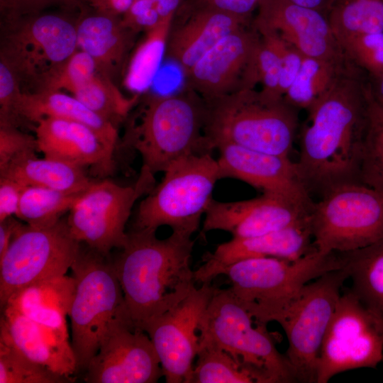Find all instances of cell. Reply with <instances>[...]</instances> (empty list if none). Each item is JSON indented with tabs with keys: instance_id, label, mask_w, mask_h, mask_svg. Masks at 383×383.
I'll list each match as a JSON object with an SVG mask.
<instances>
[{
	"instance_id": "obj_1",
	"label": "cell",
	"mask_w": 383,
	"mask_h": 383,
	"mask_svg": "<svg viewBox=\"0 0 383 383\" xmlns=\"http://www.w3.org/2000/svg\"><path fill=\"white\" fill-rule=\"evenodd\" d=\"M369 94V81L348 66L308 110L296 165L309 194L359 182Z\"/></svg>"
},
{
	"instance_id": "obj_2",
	"label": "cell",
	"mask_w": 383,
	"mask_h": 383,
	"mask_svg": "<svg viewBox=\"0 0 383 383\" xmlns=\"http://www.w3.org/2000/svg\"><path fill=\"white\" fill-rule=\"evenodd\" d=\"M194 240L172 232L164 239L153 231H133L113 262L134 328L184 299L195 287L191 267Z\"/></svg>"
},
{
	"instance_id": "obj_3",
	"label": "cell",
	"mask_w": 383,
	"mask_h": 383,
	"mask_svg": "<svg viewBox=\"0 0 383 383\" xmlns=\"http://www.w3.org/2000/svg\"><path fill=\"white\" fill-rule=\"evenodd\" d=\"M204 135L213 150L223 143L289 157L297 128L295 109L253 89L204 100Z\"/></svg>"
},
{
	"instance_id": "obj_4",
	"label": "cell",
	"mask_w": 383,
	"mask_h": 383,
	"mask_svg": "<svg viewBox=\"0 0 383 383\" xmlns=\"http://www.w3.org/2000/svg\"><path fill=\"white\" fill-rule=\"evenodd\" d=\"M343 253L317 249L297 259L248 258L234 262L222 272L230 290L260 325L277 321L309 282L343 268Z\"/></svg>"
},
{
	"instance_id": "obj_5",
	"label": "cell",
	"mask_w": 383,
	"mask_h": 383,
	"mask_svg": "<svg viewBox=\"0 0 383 383\" xmlns=\"http://www.w3.org/2000/svg\"><path fill=\"white\" fill-rule=\"evenodd\" d=\"M195 94L151 97L132 120L126 142L153 174L184 157L211 152L204 131L206 102Z\"/></svg>"
},
{
	"instance_id": "obj_6",
	"label": "cell",
	"mask_w": 383,
	"mask_h": 383,
	"mask_svg": "<svg viewBox=\"0 0 383 383\" xmlns=\"http://www.w3.org/2000/svg\"><path fill=\"white\" fill-rule=\"evenodd\" d=\"M71 270L75 282L68 315L71 343L78 372H84L110 328L119 321L132 323L113 262L108 256L87 246L81 247Z\"/></svg>"
},
{
	"instance_id": "obj_7",
	"label": "cell",
	"mask_w": 383,
	"mask_h": 383,
	"mask_svg": "<svg viewBox=\"0 0 383 383\" xmlns=\"http://www.w3.org/2000/svg\"><path fill=\"white\" fill-rule=\"evenodd\" d=\"M161 182L140 201L134 231H153L161 226L192 236L213 199L220 180L217 159L211 152L192 154L172 163Z\"/></svg>"
},
{
	"instance_id": "obj_8",
	"label": "cell",
	"mask_w": 383,
	"mask_h": 383,
	"mask_svg": "<svg viewBox=\"0 0 383 383\" xmlns=\"http://www.w3.org/2000/svg\"><path fill=\"white\" fill-rule=\"evenodd\" d=\"M199 345L225 350L260 374L265 383L296 382L266 326L255 321L229 288H216L200 321Z\"/></svg>"
},
{
	"instance_id": "obj_9",
	"label": "cell",
	"mask_w": 383,
	"mask_h": 383,
	"mask_svg": "<svg viewBox=\"0 0 383 383\" xmlns=\"http://www.w3.org/2000/svg\"><path fill=\"white\" fill-rule=\"evenodd\" d=\"M310 214L313 243L323 252L345 253L383 238V196L360 182L332 187Z\"/></svg>"
},
{
	"instance_id": "obj_10",
	"label": "cell",
	"mask_w": 383,
	"mask_h": 383,
	"mask_svg": "<svg viewBox=\"0 0 383 383\" xmlns=\"http://www.w3.org/2000/svg\"><path fill=\"white\" fill-rule=\"evenodd\" d=\"M347 279L343 267L309 282L277 321L287 338L284 355L296 382L316 383L321 346Z\"/></svg>"
},
{
	"instance_id": "obj_11",
	"label": "cell",
	"mask_w": 383,
	"mask_h": 383,
	"mask_svg": "<svg viewBox=\"0 0 383 383\" xmlns=\"http://www.w3.org/2000/svg\"><path fill=\"white\" fill-rule=\"evenodd\" d=\"M154 175L142 167L133 185L94 180L76 199L66 218L73 237L105 256L113 248L121 249L127 239L125 228L133 206L154 188Z\"/></svg>"
},
{
	"instance_id": "obj_12",
	"label": "cell",
	"mask_w": 383,
	"mask_h": 383,
	"mask_svg": "<svg viewBox=\"0 0 383 383\" xmlns=\"http://www.w3.org/2000/svg\"><path fill=\"white\" fill-rule=\"evenodd\" d=\"M82 243L72 235L67 219L44 227L23 223L0 259V305L35 282L66 274Z\"/></svg>"
},
{
	"instance_id": "obj_13",
	"label": "cell",
	"mask_w": 383,
	"mask_h": 383,
	"mask_svg": "<svg viewBox=\"0 0 383 383\" xmlns=\"http://www.w3.org/2000/svg\"><path fill=\"white\" fill-rule=\"evenodd\" d=\"M383 361V320L350 289L338 299L318 360L316 383Z\"/></svg>"
},
{
	"instance_id": "obj_14",
	"label": "cell",
	"mask_w": 383,
	"mask_h": 383,
	"mask_svg": "<svg viewBox=\"0 0 383 383\" xmlns=\"http://www.w3.org/2000/svg\"><path fill=\"white\" fill-rule=\"evenodd\" d=\"M9 23L11 26L1 42V60L19 82L38 85L40 91L77 50L76 26L53 14Z\"/></svg>"
},
{
	"instance_id": "obj_15",
	"label": "cell",
	"mask_w": 383,
	"mask_h": 383,
	"mask_svg": "<svg viewBox=\"0 0 383 383\" xmlns=\"http://www.w3.org/2000/svg\"><path fill=\"white\" fill-rule=\"evenodd\" d=\"M216 288L194 287L179 304L150 320V337L167 383H188L199 345V324Z\"/></svg>"
},
{
	"instance_id": "obj_16",
	"label": "cell",
	"mask_w": 383,
	"mask_h": 383,
	"mask_svg": "<svg viewBox=\"0 0 383 383\" xmlns=\"http://www.w3.org/2000/svg\"><path fill=\"white\" fill-rule=\"evenodd\" d=\"M313 203L270 193L230 202L213 199L204 214L202 230L223 231L236 239L259 236L309 220Z\"/></svg>"
},
{
	"instance_id": "obj_17",
	"label": "cell",
	"mask_w": 383,
	"mask_h": 383,
	"mask_svg": "<svg viewBox=\"0 0 383 383\" xmlns=\"http://www.w3.org/2000/svg\"><path fill=\"white\" fill-rule=\"evenodd\" d=\"M260 40L255 33L243 28L223 38L184 74L191 91L209 100L253 89Z\"/></svg>"
},
{
	"instance_id": "obj_18",
	"label": "cell",
	"mask_w": 383,
	"mask_h": 383,
	"mask_svg": "<svg viewBox=\"0 0 383 383\" xmlns=\"http://www.w3.org/2000/svg\"><path fill=\"white\" fill-rule=\"evenodd\" d=\"M84 373L88 383H155L163 376L148 335L126 321L110 328Z\"/></svg>"
},
{
	"instance_id": "obj_19",
	"label": "cell",
	"mask_w": 383,
	"mask_h": 383,
	"mask_svg": "<svg viewBox=\"0 0 383 383\" xmlns=\"http://www.w3.org/2000/svg\"><path fill=\"white\" fill-rule=\"evenodd\" d=\"M258 8V31L277 33L303 56L333 62L341 58V48L323 13L289 0H264Z\"/></svg>"
},
{
	"instance_id": "obj_20",
	"label": "cell",
	"mask_w": 383,
	"mask_h": 383,
	"mask_svg": "<svg viewBox=\"0 0 383 383\" xmlns=\"http://www.w3.org/2000/svg\"><path fill=\"white\" fill-rule=\"evenodd\" d=\"M220 179L243 181L262 193L287 196L313 203L296 162L289 157L260 152L235 144L218 145Z\"/></svg>"
},
{
	"instance_id": "obj_21",
	"label": "cell",
	"mask_w": 383,
	"mask_h": 383,
	"mask_svg": "<svg viewBox=\"0 0 383 383\" xmlns=\"http://www.w3.org/2000/svg\"><path fill=\"white\" fill-rule=\"evenodd\" d=\"M309 220L265 235L243 239L232 238L218 245L203 257L194 271L196 282L211 283L230 265L254 257H274L294 260L316 250Z\"/></svg>"
},
{
	"instance_id": "obj_22",
	"label": "cell",
	"mask_w": 383,
	"mask_h": 383,
	"mask_svg": "<svg viewBox=\"0 0 383 383\" xmlns=\"http://www.w3.org/2000/svg\"><path fill=\"white\" fill-rule=\"evenodd\" d=\"M0 338L31 360L51 371L74 379L78 372L76 356L68 331L35 322L9 306L1 309Z\"/></svg>"
},
{
	"instance_id": "obj_23",
	"label": "cell",
	"mask_w": 383,
	"mask_h": 383,
	"mask_svg": "<svg viewBox=\"0 0 383 383\" xmlns=\"http://www.w3.org/2000/svg\"><path fill=\"white\" fill-rule=\"evenodd\" d=\"M38 150L45 157L91 167L99 177L110 174L114 152L90 128L73 121L47 117L35 128Z\"/></svg>"
},
{
	"instance_id": "obj_24",
	"label": "cell",
	"mask_w": 383,
	"mask_h": 383,
	"mask_svg": "<svg viewBox=\"0 0 383 383\" xmlns=\"http://www.w3.org/2000/svg\"><path fill=\"white\" fill-rule=\"evenodd\" d=\"M245 19L201 7L184 23L170 30L165 55L185 74L223 38L243 28Z\"/></svg>"
},
{
	"instance_id": "obj_25",
	"label": "cell",
	"mask_w": 383,
	"mask_h": 383,
	"mask_svg": "<svg viewBox=\"0 0 383 383\" xmlns=\"http://www.w3.org/2000/svg\"><path fill=\"white\" fill-rule=\"evenodd\" d=\"M15 118L33 123L53 117L80 123L93 130L106 145L115 152L118 143L116 126L98 115L73 95L61 91H22L14 110Z\"/></svg>"
},
{
	"instance_id": "obj_26",
	"label": "cell",
	"mask_w": 383,
	"mask_h": 383,
	"mask_svg": "<svg viewBox=\"0 0 383 383\" xmlns=\"http://www.w3.org/2000/svg\"><path fill=\"white\" fill-rule=\"evenodd\" d=\"M74 289L75 282L72 276L55 277L20 289L9 299L4 306H9L35 322L67 331L66 318Z\"/></svg>"
},
{
	"instance_id": "obj_27",
	"label": "cell",
	"mask_w": 383,
	"mask_h": 383,
	"mask_svg": "<svg viewBox=\"0 0 383 383\" xmlns=\"http://www.w3.org/2000/svg\"><path fill=\"white\" fill-rule=\"evenodd\" d=\"M79 50L95 61L98 71L109 76L123 61L129 46L128 31L114 16H89L76 26Z\"/></svg>"
},
{
	"instance_id": "obj_28",
	"label": "cell",
	"mask_w": 383,
	"mask_h": 383,
	"mask_svg": "<svg viewBox=\"0 0 383 383\" xmlns=\"http://www.w3.org/2000/svg\"><path fill=\"white\" fill-rule=\"evenodd\" d=\"M0 176L16 179L25 186H38L67 193H82L94 181L84 168L60 160L35 156L11 163Z\"/></svg>"
},
{
	"instance_id": "obj_29",
	"label": "cell",
	"mask_w": 383,
	"mask_h": 383,
	"mask_svg": "<svg viewBox=\"0 0 383 383\" xmlns=\"http://www.w3.org/2000/svg\"><path fill=\"white\" fill-rule=\"evenodd\" d=\"M343 255L351 289L383 320V238Z\"/></svg>"
},
{
	"instance_id": "obj_30",
	"label": "cell",
	"mask_w": 383,
	"mask_h": 383,
	"mask_svg": "<svg viewBox=\"0 0 383 383\" xmlns=\"http://www.w3.org/2000/svg\"><path fill=\"white\" fill-rule=\"evenodd\" d=\"M173 17H168L148 30L145 38L131 56L123 84L131 91L140 94L149 89L166 54Z\"/></svg>"
},
{
	"instance_id": "obj_31",
	"label": "cell",
	"mask_w": 383,
	"mask_h": 383,
	"mask_svg": "<svg viewBox=\"0 0 383 383\" xmlns=\"http://www.w3.org/2000/svg\"><path fill=\"white\" fill-rule=\"evenodd\" d=\"M335 62L303 56L299 70L284 100L294 109L309 110L333 85L348 67Z\"/></svg>"
},
{
	"instance_id": "obj_32",
	"label": "cell",
	"mask_w": 383,
	"mask_h": 383,
	"mask_svg": "<svg viewBox=\"0 0 383 383\" xmlns=\"http://www.w3.org/2000/svg\"><path fill=\"white\" fill-rule=\"evenodd\" d=\"M188 383H265L251 368L225 350L211 345H199Z\"/></svg>"
},
{
	"instance_id": "obj_33",
	"label": "cell",
	"mask_w": 383,
	"mask_h": 383,
	"mask_svg": "<svg viewBox=\"0 0 383 383\" xmlns=\"http://www.w3.org/2000/svg\"><path fill=\"white\" fill-rule=\"evenodd\" d=\"M327 18L339 40L383 31V0H336Z\"/></svg>"
},
{
	"instance_id": "obj_34",
	"label": "cell",
	"mask_w": 383,
	"mask_h": 383,
	"mask_svg": "<svg viewBox=\"0 0 383 383\" xmlns=\"http://www.w3.org/2000/svg\"><path fill=\"white\" fill-rule=\"evenodd\" d=\"M81 194L67 193L38 186H26L21 194L16 217L32 226L52 225L69 212Z\"/></svg>"
},
{
	"instance_id": "obj_35",
	"label": "cell",
	"mask_w": 383,
	"mask_h": 383,
	"mask_svg": "<svg viewBox=\"0 0 383 383\" xmlns=\"http://www.w3.org/2000/svg\"><path fill=\"white\" fill-rule=\"evenodd\" d=\"M72 95L91 111L115 125L128 116L138 96H125L109 77L98 71Z\"/></svg>"
},
{
	"instance_id": "obj_36",
	"label": "cell",
	"mask_w": 383,
	"mask_h": 383,
	"mask_svg": "<svg viewBox=\"0 0 383 383\" xmlns=\"http://www.w3.org/2000/svg\"><path fill=\"white\" fill-rule=\"evenodd\" d=\"M358 180L383 196V110L374 99L370 86Z\"/></svg>"
},
{
	"instance_id": "obj_37",
	"label": "cell",
	"mask_w": 383,
	"mask_h": 383,
	"mask_svg": "<svg viewBox=\"0 0 383 383\" xmlns=\"http://www.w3.org/2000/svg\"><path fill=\"white\" fill-rule=\"evenodd\" d=\"M73 380L31 360L0 338V383H65Z\"/></svg>"
},
{
	"instance_id": "obj_38",
	"label": "cell",
	"mask_w": 383,
	"mask_h": 383,
	"mask_svg": "<svg viewBox=\"0 0 383 383\" xmlns=\"http://www.w3.org/2000/svg\"><path fill=\"white\" fill-rule=\"evenodd\" d=\"M338 42L346 59L370 77L383 71V31L354 35Z\"/></svg>"
},
{
	"instance_id": "obj_39",
	"label": "cell",
	"mask_w": 383,
	"mask_h": 383,
	"mask_svg": "<svg viewBox=\"0 0 383 383\" xmlns=\"http://www.w3.org/2000/svg\"><path fill=\"white\" fill-rule=\"evenodd\" d=\"M260 40L255 57V74L262 84L261 93L274 99H282L277 91L281 74V57L276 43L275 33L260 30Z\"/></svg>"
},
{
	"instance_id": "obj_40",
	"label": "cell",
	"mask_w": 383,
	"mask_h": 383,
	"mask_svg": "<svg viewBox=\"0 0 383 383\" xmlns=\"http://www.w3.org/2000/svg\"><path fill=\"white\" fill-rule=\"evenodd\" d=\"M98 72L94 60L87 52L77 50L45 84L42 90H66L73 93Z\"/></svg>"
},
{
	"instance_id": "obj_41",
	"label": "cell",
	"mask_w": 383,
	"mask_h": 383,
	"mask_svg": "<svg viewBox=\"0 0 383 383\" xmlns=\"http://www.w3.org/2000/svg\"><path fill=\"white\" fill-rule=\"evenodd\" d=\"M36 152L38 150L35 136L15 126H0V172L15 161L35 156Z\"/></svg>"
},
{
	"instance_id": "obj_42",
	"label": "cell",
	"mask_w": 383,
	"mask_h": 383,
	"mask_svg": "<svg viewBox=\"0 0 383 383\" xmlns=\"http://www.w3.org/2000/svg\"><path fill=\"white\" fill-rule=\"evenodd\" d=\"M22 91L16 74L0 60V126L16 127L14 110Z\"/></svg>"
},
{
	"instance_id": "obj_43",
	"label": "cell",
	"mask_w": 383,
	"mask_h": 383,
	"mask_svg": "<svg viewBox=\"0 0 383 383\" xmlns=\"http://www.w3.org/2000/svg\"><path fill=\"white\" fill-rule=\"evenodd\" d=\"M160 21L155 0H137L123 14L121 23L131 31L141 29L148 31L157 26Z\"/></svg>"
},
{
	"instance_id": "obj_44",
	"label": "cell",
	"mask_w": 383,
	"mask_h": 383,
	"mask_svg": "<svg viewBox=\"0 0 383 383\" xmlns=\"http://www.w3.org/2000/svg\"><path fill=\"white\" fill-rule=\"evenodd\" d=\"M77 0H0L1 11L9 22L23 16L38 15L45 8L54 4L71 5Z\"/></svg>"
},
{
	"instance_id": "obj_45",
	"label": "cell",
	"mask_w": 383,
	"mask_h": 383,
	"mask_svg": "<svg viewBox=\"0 0 383 383\" xmlns=\"http://www.w3.org/2000/svg\"><path fill=\"white\" fill-rule=\"evenodd\" d=\"M25 187L15 179L0 176V221L16 216Z\"/></svg>"
},
{
	"instance_id": "obj_46",
	"label": "cell",
	"mask_w": 383,
	"mask_h": 383,
	"mask_svg": "<svg viewBox=\"0 0 383 383\" xmlns=\"http://www.w3.org/2000/svg\"><path fill=\"white\" fill-rule=\"evenodd\" d=\"M264 0H199L201 7L247 17Z\"/></svg>"
},
{
	"instance_id": "obj_47",
	"label": "cell",
	"mask_w": 383,
	"mask_h": 383,
	"mask_svg": "<svg viewBox=\"0 0 383 383\" xmlns=\"http://www.w3.org/2000/svg\"><path fill=\"white\" fill-rule=\"evenodd\" d=\"M23 224L16 216L0 221V259L6 253L16 233Z\"/></svg>"
},
{
	"instance_id": "obj_48",
	"label": "cell",
	"mask_w": 383,
	"mask_h": 383,
	"mask_svg": "<svg viewBox=\"0 0 383 383\" xmlns=\"http://www.w3.org/2000/svg\"><path fill=\"white\" fill-rule=\"evenodd\" d=\"M135 0H105L99 13L114 16L124 14L133 5Z\"/></svg>"
},
{
	"instance_id": "obj_49",
	"label": "cell",
	"mask_w": 383,
	"mask_h": 383,
	"mask_svg": "<svg viewBox=\"0 0 383 383\" xmlns=\"http://www.w3.org/2000/svg\"><path fill=\"white\" fill-rule=\"evenodd\" d=\"M299 6L318 11L327 16L336 0H289Z\"/></svg>"
},
{
	"instance_id": "obj_50",
	"label": "cell",
	"mask_w": 383,
	"mask_h": 383,
	"mask_svg": "<svg viewBox=\"0 0 383 383\" xmlns=\"http://www.w3.org/2000/svg\"><path fill=\"white\" fill-rule=\"evenodd\" d=\"M181 0H155V6L160 19L174 17Z\"/></svg>"
},
{
	"instance_id": "obj_51",
	"label": "cell",
	"mask_w": 383,
	"mask_h": 383,
	"mask_svg": "<svg viewBox=\"0 0 383 383\" xmlns=\"http://www.w3.org/2000/svg\"><path fill=\"white\" fill-rule=\"evenodd\" d=\"M369 82L374 99L380 106H383V71L378 75L370 77Z\"/></svg>"
},
{
	"instance_id": "obj_52",
	"label": "cell",
	"mask_w": 383,
	"mask_h": 383,
	"mask_svg": "<svg viewBox=\"0 0 383 383\" xmlns=\"http://www.w3.org/2000/svg\"><path fill=\"white\" fill-rule=\"evenodd\" d=\"M105 0H91V2L99 11L102 7Z\"/></svg>"
},
{
	"instance_id": "obj_53",
	"label": "cell",
	"mask_w": 383,
	"mask_h": 383,
	"mask_svg": "<svg viewBox=\"0 0 383 383\" xmlns=\"http://www.w3.org/2000/svg\"><path fill=\"white\" fill-rule=\"evenodd\" d=\"M381 107H382V110H383V106H381Z\"/></svg>"
},
{
	"instance_id": "obj_54",
	"label": "cell",
	"mask_w": 383,
	"mask_h": 383,
	"mask_svg": "<svg viewBox=\"0 0 383 383\" xmlns=\"http://www.w3.org/2000/svg\"><path fill=\"white\" fill-rule=\"evenodd\" d=\"M137 1V0H135V1Z\"/></svg>"
},
{
	"instance_id": "obj_55",
	"label": "cell",
	"mask_w": 383,
	"mask_h": 383,
	"mask_svg": "<svg viewBox=\"0 0 383 383\" xmlns=\"http://www.w3.org/2000/svg\"><path fill=\"white\" fill-rule=\"evenodd\" d=\"M90 1H91V0H90Z\"/></svg>"
}]
</instances>
